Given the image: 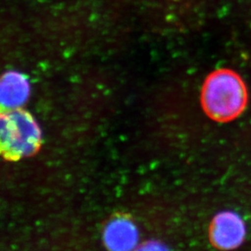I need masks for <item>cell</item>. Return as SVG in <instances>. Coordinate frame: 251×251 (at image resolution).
<instances>
[{
  "label": "cell",
  "instance_id": "1",
  "mask_svg": "<svg viewBox=\"0 0 251 251\" xmlns=\"http://www.w3.org/2000/svg\"><path fill=\"white\" fill-rule=\"evenodd\" d=\"M248 102L247 85L239 74L228 69H216L201 87V103L212 121L225 123L237 118Z\"/></svg>",
  "mask_w": 251,
  "mask_h": 251
},
{
  "label": "cell",
  "instance_id": "2",
  "mask_svg": "<svg viewBox=\"0 0 251 251\" xmlns=\"http://www.w3.org/2000/svg\"><path fill=\"white\" fill-rule=\"evenodd\" d=\"M43 144L42 131L30 112L22 107L0 114V153L6 161L35 155Z\"/></svg>",
  "mask_w": 251,
  "mask_h": 251
},
{
  "label": "cell",
  "instance_id": "3",
  "mask_svg": "<svg viewBox=\"0 0 251 251\" xmlns=\"http://www.w3.org/2000/svg\"><path fill=\"white\" fill-rule=\"evenodd\" d=\"M245 224L237 214L223 211L214 217L209 227V239L216 249H236L244 242Z\"/></svg>",
  "mask_w": 251,
  "mask_h": 251
},
{
  "label": "cell",
  "instance_id": "4",
  "mask_svg": "<svg viewBox=\"0 0 251 251\" xmlns=\"http://www.w3.org/2000/svg\"><path fill=\"white\" fill-rule=\"evenodd\" d=\"M103 242L111 251L133 250L138 245V227L130 216L116 214L105 226Z\"/></svg>",
  "mask_w": 251,
  "mask_h": 251
},
{
  "label": "cell",
  "instance_id": "5",
  "mask_svg": "<svg viewBox=\"0 0 251 251\" xmlns=\"http://www.w3.org/2000/svg\"><path fill=\"white\" fill-rule=\"evenodd\" d=\"M29 94L30 86L26 76L16 71L3 74L0 85L1 112L22 107Z\"/></svg>",
  "mask_w": 251,
  "mask_h": 251
}]
</instances>
